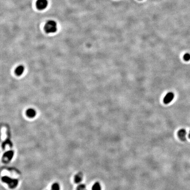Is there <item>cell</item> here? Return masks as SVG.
I'll list each match as a JSON object with an SVG mask.
<instances>
[{
    "mask_svg": "<svg viewBox=\"0 0 190 190\" xmlns=\"http://www.w3.org/2000/svg\"><path fill=\"white\" fill-rule=\"evenodd\" d=\"M44 30L47 34L55 33L57 30L56 23L53 20H48L45 24Z\"/></svg>",
    "mask_w": 190,
    "mask_h": 190,
    "instance_id": "1",
    "label": "cell"
},
{
    "mask_svg": "<svg viewBox=\"0 0 190 190\" xmlns=\"http://www.w3.org/2000/svg\"><path fill=\"white\" fill-rule=\"evenodd\" d=\"M2 180L3 182L7 184L9 187L11 188H14L16 187L18 183V181L17 180L12 179L8 177H3Z\"/></svg>",
    "mask_w": 190,
    "mask_h": 190,
    "instance_id": "2",
    "label": "cell"
},
{
    "mask_svg": "<svg viewBox=\"0 0 190 190\" xmlns=\"http://www.w3.org/2000/svg\"><path fill=\"white\" fill-rule=\"evenodd\" d=\"M48 5L47 0H37L36 3V7L40 10L45 9L47 7Z\"/></svg>",
    "mask_w": 190,
    "mask_h": 190,
    "instance_id": "3",
    "label": "cell"
},
{
    "mask_svg": "<svg viewBox=\"0 0 190 190\" xmlns=\"http://www.w3.org/2000/svg\"><path fill=\"white\" fill-rule=\"evenodd\" d=\"M14 155L13 151H8L5 152L3 156V161L4 162H8L12 160Z\"/></svg>",
    "mask_w": 190,
    "mask_h": 190,
    "instance_id": "4",
    "label": "cell"
},
{
    "mask_svg": "<svg viewBox=\"0 0 190 190\" xmlns=\"http://www.w3.org/2000/svg\"><path fill=\"white\" fill-rule=\"evenodd\" d=\"M174 98V94L173 92H170L168 93L164 98V103L166 104H169V103H170L173 100Z\"/></svg>",
    "mask_w": 190,
    "mask_h": 190,
    "instance_id": "5",
    "label": "cell"
},
{
    "mask_svg": "<svg viewBox=\"0 0 190 190\" xmlns=\"http://www.w3.org/2000/svg\"><path fill=\"white\" fill-rule=\"evenodd\" d=\"M187 134V132L185 129H180L178 132V137L182 141H185L186 140V136Z\"/></svg>",
    "mask_w": 190,
    "mask_h": 190,
    "instance_id": "6",
    "label": "cell"
},
{
    "mask_svg": "<svg viewBox=\"0 0 190 190\" xmlns=\"http://www.w3.org/2000/svg\"><path fill=\"white\" fill-rule=\"evenodd\" d=\"M26 115L29 118H33L36 115V111L34 109L29 108L26 110Z\"/></svg>",
    "mask_w": 190,
    "mask_h": 190,
    "instance_id": "7",
    "label": "cell"
},
{
    "mask_svg": "<svg viewBox=\"0 0 190 190\" xmlns=\"http://www.w3.org/2000/svg\"><path fill=\"white\" fill-rule=\"evenodd\" d=\"M24 66L20 65L18 66L16 69L15 73V74L18 76H20L22 75L24 73Z\"/></svg>",
    "mask_w": 190,
    "mask_h": 190,
    "instance_id": "8",
    "label": "cell"
},
{
    "mask_svg": "<svg viewBox=\"0 0 190 190\" xmlns=\"http://www.w3.org/2000/svg\"><path fill=\"white\" fill-rule=\"evenodd\" d=\"M92 190H101L100 184L99 182H96L92 186Z\"/></svg>",
    "mask_w": 190,
    "mask_h": 190,
    "instance_id": "9",
    "label": "cell"
},
{
    "mask_svg": "<svg viewBox=\"0 0 190 190\" xmlns=\"http://www.w3.org/2000/svg\"><path fill=\"white\" fill-rule=\"evenodd\" d=\"M82 179V176L81 174L76 175L74 177V181L77 184L81 182Z\"/></svg>",
    "mask_w": 190,
    "mask_h": 190,
    "instance_id": "10",
    "label": "cell"
},
{
    "mask_svg": "<svg viewBox=\"0 0 190 190\" xmlns=\"http://www.w3.org/2000/svg\"><path fill=\"white\" fill-rule=\"evenodd\" d=\"M52 190H59V186L57 183H55L52 185Z\"/></svg>",
    "mask_w": 190,
    "mask_h": 190,
    "instance_id": "11",
    "label": "cell"
},
{
    "mask_svg": "<svg viewBox=\"0 0 190 190\" xmlns=\"http://www.w3.org/2000/svg\"><path fill=\"white\" fill-rule=\"evenodd\" d=\"M184 59L186 61H188L190 60V54L189 53H186L184 55Z\"/></svg>",
    "mask_w": 190,
    "mask_h": 190,
    "instance_id": "12",
    "label": "cell"
},
{
    "mask_svg": "<svg viewBox=\"0 0 190 190\" xmlns=\"http://www.w3.org/2000/svg\"><path fill=\"white\" fill-rule=\"evenodd\" d=\"M85 186L84 184H80L77 188V190H85Z\"/></svg>",
    "mask_w": 190,
    "mask_h": 190,
    "instance_id": "13",
    "label": "cell"
},
{
    "mask_svg": "<svg viewBox=\"0 0 190 190\" xmlns=\"http://www.w3.org/2000/svg\"><path fill=\"white\" fill-rule=\"evenodd\" d=\"M188 136H189V138L190 139V132H189V135H188Z\"/></svg>",
    "mask_w": 190,
    "mask_h": 190,
    "instance_id": "14",
    "label": "cell"
},
{
    "mask_svg": "<svg viewBox=\"0 0 190 190\" xmlns=\"http://www.w3.org/2000/svg\"></svg>",
    "mask_w": 190,
    "mask_h": 190,
    "instance_id": "15",
    "label": "cell"
}]
</instances>
